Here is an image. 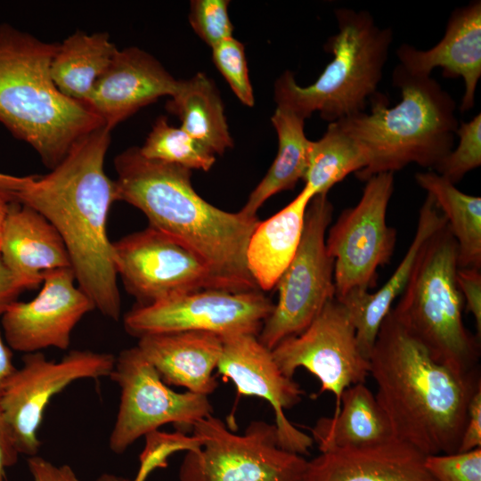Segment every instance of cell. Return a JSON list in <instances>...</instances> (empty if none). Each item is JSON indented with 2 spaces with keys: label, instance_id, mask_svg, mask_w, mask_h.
Returning a JSON list of instances; mask_svg holds the SVG:
<instances>
[{
  "label": "cell",
  "instance_id": "36",
  "mask_svg": "<svg viewBox=\"0 0 481 481\" xmlns=\"http://www.w3.org/2000/svg\"><path fill=\"white\" fill-rule=\"evenodd\" d=\"M425 467L435 481H481V448L426 456Z\"/></svg>",
  "mask_w": 481,
  "mask_h": 481
},
{
  "label": "cell",
  "instance_id": "43",
  "mask_svg": "<svg viewBox=\"0 0 481 481\" xmlns=\"http://www.w3.org/2000/svg\"><path fill=\"white\" fill-rule=\"evenodd\" d=\"M34 175L16 176L0 173V193L15 201L16 194L32 180Z\"/></svg>",
  "mask_w": 481,
  "mask_h": 481
},
{
  "label": "cell",
  "instance_id": "37",
  "mask_svg": "<svg viewBox=\"0 0 481 481\" xmlns=\"http://www.w3.org/2000/svg\"><path fill=\"white\" fill-rule=\"evenodd\" d=\"M457 283L464 299V306L475 319L477 337L481 335V273L480 268H459Z\"/></svg>",
  "mask_w": 481,
  "mask_h": 481
},
{
  "label": "cell",
  "instance_id": "8",
  "mask_svg": "<svg viewBox=\"0 0 481 481\" xmlns=\"http://www.w3.org/2000/svg\"><path fill=\"white\" fill-rule=\"evenodd\" d=\"M192 434L202 445L187 452L180 481H302L307 461L278 444L274 424L254 420L243 434L231 432L210 415L197 421Z\"/></svg>",
  "mask_w": 481,
  "mask_h": 481
},
{
  "label": "cell",
  "instance_id": "25",
  "mask_svg": "<svg viewBox=\"0 0 481 481\" xmlns=\"http://www.w3.org/2000/svg\"><path fill=\"white\" fill-rule=\"evenodd\" d=\"M311 432L320 452L375 445L395 438L375 394L365 383L346 388L338 412L320 418Z\"/></svg>",
  "mask_w": 481,
  "mask_h": 481
},
{
  "label": "cell",
  "instance_id": "17",
  "mask_svg": "<svg viewBox=\"0 0 481 481\" xmlns=\"http://www.w3.org/2000/svg\"><path fill=\"white\" fill-rule=\"evenodd\" d=\"M222 338L218 373L234 383L239 395H254L270 404L281 448L302 456L307 453L314 444L312 436L294 427L284 413L302 400L304 390L299 384L282 373L272 350L257 336L236 334Z\"/></svg>",
  "mask_w": 481,
  "mask_h": 481
},
{
  "label": "cell",
  "instance_id": "44",
  "mask_svg": "<svg viewBox=\"0 0 481 481\" xmlns=\"http://www.w3.org/2000/svg\"><path fill=\"white\" fill-rule=\"evenodd\" d=\"M11 201V200L0 193V243L4 219Z\"/></svg>",
  "mask_w": 481,
  "mask_h": 481
},
{
  "label": "cell",
  "instance_id": "24",
  "mask_svg": "<svg viewBox=\"0 0 481 481\" xmlns=\"http://www.w3.org/2000/svg\"><path fill=\"white\" fill-rule=\"evenodd\" d=\"M314 196L306 185L285 208L259 222L247 246L249 272L259 289L275 285L298 248L307 206Z\"/></svg>",
  "mask_w": 481,
  "mask_h": 481
},
{
  "label": "cell",
  "instance_id": "1",
  "mask_svg": "<svg viewBox=\"0 0 481 481\" xmlns=\"http://www.w3.org/2000/svg\"><path fill=\"white\" fill-rule=\"evenodd\" d=\"M111 130L102 126L77 140L45 175H34L15 201L42 214L58 231L77 283L105 317L118 321L121 299L107 221L118 200L104 168Z\"/></svg>",
  "mask_w": 481,
  "mask_h": 481
},
{
  "label": "cell",
  "instance_id": "16",
  "mask_svg": "<svg viewBox=\"0 0 481 481\" xmlns=\"http://www.w3.org/2000/svg\"><path fill=\"white\" fill-rule=\"evenodd\" d=\"M76 283L71 267L57 269L45 275L32 300L11 304L1 316L8 346L25 354L49 347L67 349L73 329L95 309Z\"/></svg>",
  "mask_w": 481,
  "mask_h": 481
},
{
  "label": "cell",
  "instance_id": "33",
  "mask_svg": "<svg viewBox=\"0 0 481 481\" xmlns=\"http://www.w3.org/2000/svg\"><path fill=\"white\" fill-rule=\"evenodd\" d=\"M145 436V446L139 457V469L133 481H146L157 469L167 467L168 458L180 451H196L202 445L200 437L187 436L183 432H160L154 430Z\"/></svg>",
  "mask_w": 481,
  "mask_h": 481
},
{
  "label": "cell",
  "instance_id": "3",
  "mask_svg": "<svg viewBox=\"0 0 481 481\" xmlns=\"http://www.w3.org/2000/svg\"><path fill=\"white\" fill-rule=\"evenodd\" d=\"M369 363L394 437L425 456L458 452L479 370L461 375L436 362L391 310Z\"/></svg>",
  "mask_w": 481,
  "mask_h": 481
},
{
  "label": "cell",
  "instance_id": "34",
  "mask_svg": "<svg viewBox=\"0 0 481 481\" xmlns=\"http://www.w3.org/2000/svg\"><path fill=\"white\" fill-rule=\"evenodd\" d=\"M212 59L240 102L249 107L254 106L255 97L244 45L233 37L225 39L212 47Z\"/></svg>",
  "mask_w": 481,
  "mask_h": 481
},
{
  "label": "cell",
  "instance_id": "26",
  "mask_svg": "<svg viewBox=\"0 0 481 481\" xmlns=\"http://www.w3.org/2000/svg\"><path fill=\"white\" fill-rule=\"evenodd\" d=\"M168 112L181 120V128L214 154L222 155L233 145L224 104L215 83L204 73L178 80L167 101Z\"/></svg>",
  "mask_w": 481,
  "mask_h": 481
},
{
  "label": "cell",
  "instance_id": "14",
  "mask_svg": "<svg viewBox=\"0 0 481 481\" xmlns=\"http://www.w3.org/2000/svg\"><path fill=\"white\" fill-rule=\"evenodd\" d=\"M284 375L293 378L305 368L321 383L320 394L334 395L336 414L343 391L365 383L369 359L362 353L349 314L336 298L330 300L301 333L289 337L272 349Z\"/></svg>",
  "mask_w": 481,
  "mask_h": 481
},
{
  "label": "cell",
  "instance_id": "39",
  "mask_svg": "<svg viewBox=\"0 0 481 481\" xmlns=\"http://www.w3.org/2000/svg\"><path fill=\"white\" fill-rule=\"evenodd\" d=\"M28 467L34 481H79L69 465L57 466L37 454L28 458Z\"/></svg>",
  "mask_w": 481,
  "mask_h": 481
},
{
  "label": "cell",
  "instance_id": "31",
  "mask_svg": "<svg viewBox=\"0 0 481 481\" xmlns=\"http://www.w3.org/2000/svg\"><path fill=\"white\" fill-rule=\"evenodd\" d=\"M141 154L149 159L178 165L192 169L209 170L216 162L215 154L181 127L159 117L143 145Z\"/></svg>",
  "mask_w": 481,
  "mask_h": 481
},
{
  "label": "cell",
  "instance_id": "23",
  "mask_svg": "<svg viewBox=\"0 0 481 481\" xmlns=\"http://www.w3.org/2000/svg\"><path fill=\"white\" fill-rule=\"evenodd\" d=\"M446 224L434 199L427 194L419 211L414 237L401 263L385 284L375 292L355 291L337 298L347 310L355 329L359 347L368 359L381 323L407 285L420 252L426 242Z\"/></svg>",
  "mask_w": 481,
  "mask_h": 481
},
{
  "label": "cell",
  "instance_id": "18",
  "mask_svg": "<svg viewBox=\"0 0 481 481\" xmlns=\"http://www.w3.org/2000/svg\"><path fill=\"white\" fill-rule=\"evenodd\" d=\"M178 80L149 53L136 46L118 49L83 103L112 130L137 110L172 96Z\"/></svg>",
  "mask_w": 481,
  "mask_h": 481
},
{
  "label": "cell",
  "instance_id": "13",
  "mask_svg": "<svg viewBox=\"0 0 481 481\" xmlns=\"http://www.w3.org/2000/svg\"><path fill=\"white\" fill-rule=\"evenodd\" d=\"M115 359L90 350H72L58 362L40 352L26 354L0 395V410L20 454H37V431L52 397L77 379L109 377Z\"/></svg>",
  "mask_w": 481,
  "mask_h": 481
},
{
  "label": "cell",
  "instance_id": "11",
  "mask_svg": "<svg viewBox=\"0 0 481 481\" xmlns=\"http://www.w3.org/2000/svg\"><path fill=\"white\" fill-rule=\"evenodd\" d=\"M109 377L121 391L109 438V447L117 454L165 424L172 423L183 433L213 413L207 395L171 389L137 346L119 353Z\"/></svg>",
  "mask_w": 481,
  "mask_h": 481
},
{
  "label": "cell",
  "instance_id": "6",
  "mask_svg": "<svg viewBox=\"0 0 481 481\" xmlns=\"http://www.w3.org/2000/svg\"><path fill=\"white\" fill-rule=\"evenodd\" d=\"M338 33L324 48L333 58L319 77L307 86H299L286 70L275 82L274 99L302 118L319 112L330 123L365 111L378 93L393 31L380 28L365 10L338 8L334 11Z\"/></svg>",
  "mask_w": 481,
  "mask_h": 481
},
{
  "label": "cell",
  "instance_id": "5",
  "mask_svg": "<svg viewBox=\"0 0 481 481\" xmlns=\"http://www.w3.org/2000/svg\"><path fill=\"white\" fill-rule=\"evenodd\" d=\"M392 83L401 101L389 108L377 93L371 110L341 118L340 128L366 153L367 167L356 173L366 181L380 173H395L409 164L435 168L453 149L459 121L451 94L431 76H416L399 64Z\"/></svg>",
  "mask_w": 481,
  "mask_h": 481
},
{
  "label": "cell",
  "instance_id": "41",
  "mask_svg": "<svg viewBox=\"0 0 481 481\" xmlns=\"http://www.w3.org/2000/svg\"><path fill=\"white\" fill-rule=\"evenodd\" d=\"M22 290L4 264L0 255V317L11 304L17 301Z\"/></svg>",
  "mask_w": 481,
  "mask_h": 481
},
{
  "label": "cell",
  "instance_id": "28",
  "mask_svg": "<svg viewBox=\"0 0 481 481\" xmlns=\"http://www.w3.org/2000/svg\"><path fill=\"white\" fill-rule=\"evenodd\" d=\"M271 121L278 136V151L267 173L240 209L250 216H256L258 208L273 195L294 189L304 179L307 168L310 140L305 134V119L277 106Z\"/></svg>",
  "mask_w": 481,
  "mask_h": 481
},
{
  "label": "cell",
  "instance_id": "12",
  "mask_svg": "<svg viewBox=\"0 0 481 481\" xmlns=\"http://www.w3.org/2000/svg\"><path fill=\"white\" fill-rule=\"evenodd\" d=\"M274 305L259 290L232 292L205 289L148 305L124 316L126 331L137 338L159 333L206 331L226 337L258 336Z\"/></svg>",
  "mask_w": 481,
  "mask_h": 481
},
{
  "label": "cell",
  "instance_id": "22",
  "mask_svg": "<svg viewBox=\"0 0 481 481\" xmlns=\"http://www.w3.org/2000/svg\"><path fill=\"white\" fill-rule=\"evenodd\" d=\"M137 347L167 386L207 396L216 389L212 373L222 355V337L193 330L151 334L139 338Z\"/></svg>",
  "mask_w": 481,
  "mask_h": 481
},
{
  "label": "cell",
  "instance_id": "21",
  "mask_svg": "<svg viewBox=\"0 0 481 481\" xmlns=\"http://www.w3.org/2000/svg\"><path fill=\"white\" fill-rule=\"evenodd\" d=\"M425 455L395 438L375 445L331 449L307 461L302 481H435Z\"/></svg>",
  "mask_w": 481,
  "mask_h": 481
},
{
  "label": "cell",
  "instance_id": "20",
  "mask_svg": "<svg viewBox=\"0 0 481 481\" xmlns=\"http://www.w3.org/2000/svg\"><path fill=\"white\" fill-rule=\"evenodd\" d=\"M0 255L23 290L37 289L50 272L71 267L69 252L56 228L38 211L18 201L9 204Z\"/></svg>",
  "mask_w": 481,
  "mask_h": 481
},
{
  "label": "cell",
  "instance_id": "38",
  "mask_svg": "<svg viewBox=\"0 0 481 481\" xmlns=\"http://www.w3.org/2000/svg\"><path fill=\"white\" fill-rule=\"evenodd\" d=\"M481 448V387L473 394L467 412V420L459 452Z\"/></svg>",
  "mask_w": 481,
  "mask_h": 481
},
{
  "label": "cell",
  "instance_id": "35",
  "mask_svg": "<svg viewBox=\"0 0 481 481\" xmlns=\"http://www.w3.org/2000/svg\"><path fill=\"white\" fill-rule=\"evenodd\" d=\"M229 1L193 0L189 21L195 33L211 48L232 37L233 26L228 13Z\"/></svg>",
  "mask_w": 481,
  "mask_h": 481
},
{
  "label": "cell",
  "instance_id": "7",
  "mask_svg": "<svg viewBox=\"0 0 481 481\" xmlns=\"http://www.w3.org/2000/svg\"><path fill=\"white\" fill-rule=\"evenodd\" d=\"M458 269V245L446 224L422 248L391 312L436 362L467 375L478 371L480 338L463 322Z\"/></svg>",
  "mask_w": 481,
  "mask_h": 481
},
{
  "label": "cell",
  "instance_id": "2",
  "mask_svg": "<svg viewBox=\"0 0 481 481\" xmlns=\"http://www.w3.org/2000/svg\"><path fill=\"white\" fill-rule=\"evenodd\" d=\"M118 199L141 210L149 226L194 253L221 289L259 290L246 262L249 240L260 222L241 210L227 212L203 200L192 184V170L144 158L130 147L114 159Z\"/></svg>",
  "mask_w": 481,
  "mask_h": 481
},
{
  "label": "cell",
  "instance_id": "30",
  "mask_svg": "<svg viewBox=\"0 0 481 481\" xmlns=\"http://www.w3.org/2000/svg\"><path fill=\"white\" fill-rule=\"evenodd\" d=\"M368 165L361 145L343 131L337 122L329 124L324 135L310 141L305 185L315 195L329 191L350 173H357Z\"/></svg>",
  "mask_w": 481,
  "mask_h": 481
},
{
  "label": "cell",
  "instance_id": "32",
  "mask_svg": "<svg viewBox=\"0 0 481 481\" xmlns=\"http://www.w3.org/2000/svg\"><path fill=\"white\" fill-rule=\"evenodd\" d=\"M459 143L434 171L452 183H458L464 175L481 165V114L471 120L459 124L456 131Z\"/></svg>",
  "mask_w": 481,
  "mask_h": 481
},
{
  "label": "cell",
  "instance_id": "9",
  "mask_svg": "<svg viewBox=\"0 0 481 481\" xmlns=\"http://www.w3.org/2000/svg\"><path fill=\"white\" fill-rule=\"evenodd\" d=\"M332 214L327 195L312 198L297 252L275 285L278 302L257 336L270 350L305 330L335 298L334 260L325 242Z\"/></svg>",
  "mask_w": 481,
  "mask_h": 481
},
{
  "label": "cell",
  "instance_id": "4",
  "mask_svg": "<svg viewBox=\"0 0 481 481\" xmlns=\"http://www.w3.org/2000/svg\"><path fill=\"white\" fill-rule=\"evenodd\" d=\"M57 48L58 44L0 25V122L50 169L77 140L104 125L55 86L51 63Z\"/></svg>",
  "mask_w": 481,
  "mask_h": 481
},
{
  "label": "cell",
  "instance_id": "29",
  "mask_svg": "<svg viewBox=\"0 0 481 481\" xmlns=\"http://www.w3.org/2000/svg\"><path fill=\"white\" fill-rule=\"evenodd\" d=\"M414 178L447 221L458 245L459 268H480L481 198L461 192L435 171L418 172Z\"/></svg>",
  "mask_w": 481,
  "mask_h": 481
},
{
  "label": "cell",
  "instance_id": "40",
  "mask_svg": "<svg viewBox=\"0 0 481 481\" xmlns=\"http://www.w3.org/2000/svg\"><path fill=\"white\" fill-rule=\"evenodd\" d=\"M20 452L0 410V481H6L5 469L16 464Z\"/></svg>",
  "mask_w": 481,
  "mask_h": 481
},
{
  "label": "cell",
  "instance_id": "15",
  "mask_svg": "<svg viewBox=\"0 0 481 481\" xmlns=\"http://www.w3.org/2000/svg\"><path fill=\"white\" fill-rule=\"evenodd\" d=\"M112 251L117 275L136 306L200 289H222L194 253L149 225L113 241Z\"/></svg>",
  "mask_w": 481,
  "mask_h": 481
},
{
  "label": "cell",
  "instance_id": "10",
  "mask_svg": "<svg viewBox=\"0 0 481 481\" xmlns=\"http://www.w3.org/2000/svg\"><path fill=\"white\" fill-rule=\"evenodd\" d=\"M394 184V173L371 176L358 203L330 228L325 242L334 260L336 298L373 289L378 269L389 263L396 241L395 229L387 224Z\"/></svg>",
  "mask_w": 481,
  "mask_h": 481
},
{
  "label": "cell",
  "instance_id": "45",
  "mask_svg": "<svg viewBox=\"0 0 481 481\" xmlns=\"http://www.w3.org/2000/svg\"><path fill=\"white\" fill-rule=\"evenodd\" d=\"M95 481H129L122 477L116 476L114 474L103 473L97 477Z\"/></svg>",
  "mask_w": 481,
  "mask_h": 481
},
{
  "label": "cell",
  "instance_id": "19",
  "mask_svg": "<svg viewBox=\"0 0 481 481\" xmlns=\"http://www.w3.org/2000/svg\"><path fill=\"white\" fill-rule=\"evenodd\" d=\"M399 65L416 76H431L436 68L446 77H461L464 94L460 110L475 105L476 90L481 77V2L471 1L454 9L448 19L442 39L428 50L408 44L396 49Z\"/></svg>",
  "mask_w": 481,
  "mask_h": 481
},
{
  "label": "cell",
  "instance_id": "42",
  "mask_svg": "<svg viewBox=\"0 0 481 481\" xmlns=\"http://www.w3.org/2000/svg\"><path fill=\"white\" fill-rule=\"evenodd\" d=\"M16 370L17 368L12 362V351L10 347L4 344L0 330V395Z\"/></svg>",
  "mask_w": 481,
  "mask_h": 481
},
{
  "label": "cell",
  "instance_id": "27",
  "mask_svg": "<svg viewBox=\"0 0 481 481\" xmlns=\"http://www.w3.org/2000/svg\"><path fill=\"white\" fill-rule=\"evenodd\" d=\"M118 48L107 32L76 31L58 44L51 76L67 97L84 103Z\"/></svg>",
  "mask_w": 481,
  "mask_h": 481
}]
</instances>
